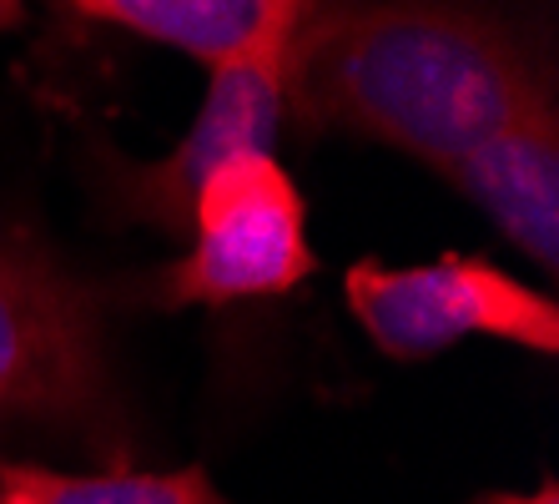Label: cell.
I'll use <instances>...</instances> for the list:
<instances>
[{
  "mask_svg": "<svg viewBox=\"0 0 559 504\" xmlns=\"http://www.w3.org/2000/svg\"><path fill=\"white\" fill-rule=\"evenodd\" d=\"M348 308L378 349L399 363L443 353L449 343L484 333L504 338L555 359L559 353V308L539 288L509 278L484 258H433L414 268L389 262H353L343 278Z\"/></svg>",
  "mask_w": 559,
  "mask_h": 504,
  "instance_id": "obj_2",
  "label": "cell"
},
{
  "mask_svg": "<svg viewBox=\"0 0 559 504\" xmlns=\"http://www.w3.org/2000/svg\"><path fill=\"white\" fill-rule=\"evenodd\" d=\"M111 414L102 313L26 243H0V419L96 424Z\"/></svg>",
  "mask_w": 559,
  "mask_h": 504,
  "instance_id": "obj_3",
  "label": "cell"
},
{
  "mask_svg": "<svg viewBox=\"0 0 559 504\" xmlns=\"http://www.w3.org/2000/svg\"><path fill=\"white\" fill-rule=\"evenodd\" d=\"M96 21H117L146 40L177 46L202 66H222L298 26L308 0H71Z\"/></svg>",
  "mask_w": 559,
  "mask_h": 504,
  "instance_id": "obj_7",
  "label": "cell"
},
{
  "mask_svg": "<svg viewBox=\"0 0 559 504\" xmlns=\"http://www.w3.org/2000/svg\"><path fill=\"white\" fill-rule=\"evenodd\" d=\"M474 504H559V490H555V479H549L534 494H479Z\"/></svg>",
  "mask_w": 559,
  "mask_h": 504,
  "instance_id": "obj_9",
  "label": "cell"
},
{
  "mask_svg": "<svg viewBox=\"0 0 559 504\" xmlns=\"http://www.w3.org/2000/svg\"><path fill=\"white\" fill-rule=\"evenodd\" d=\"M0 504H227L202 465L146 474V469H111V474H61L46 465H11L0 459Z\"/></svg>",
  "mask_w": 559,
  "mask_h": 504,
  "instance_id": "obj_8",
  "label": "cell"
},
{
  "mask_svg": "<svg viewBox=\"0 0 559 504\" xmlns=\"http://www.w3.org/2000/svg\"><path fill=\"white\" fill-rule=\"evenodd\" d=\"M187 227H192V253L162 272V297L171 308L273 297L312 272L298 181L267 152L233 156L207 172L192 197Z\"/></svg>",
  "mask_w": 559,
  "mask_h": 504,
  "instance_id": "obj_4",
  "label": "cell"
},
{
  "mask_svg": "<svg viewBox=\"0 0 559 504\" xmlns=\"http://www.w3.org/2000/svg\"><path fill=\"white\" fill-rule=\"evenodd\" d=\"M287 40H293V31L267 36L252 51L212 66V86L182 142L171 146L162 162H152V167L117 172L121 208L131 218L162 222L171 233H182L192 197L207 172H217L233 156H258V152L273 156V142L287 117V102H283Z\"/></svg>",
  "mask_w": 559,
  "mask_h": 504,
  "instance_id": "obj_5",
  "label": "cell"
},
{
  "mask_svg": "<svg viewBox=\"0 0 559 504\" xmlns=\"http://www.w3.org/2000/svg\"><path fill=\"white\" fill-rule=\"evenodd\" d=\"M504 15L474 0H308L287 40L283 102L449 167L545 86Z\"/></svg>",
  "mask_w": 559,
  "mask_h": 504,
  "instance_id": "obj_1",
  "label": "cell"
},
{
  "mask_svg": "<svg viewBox=\"0 0 559 504\" xmlns=\"http://www.w3.org/2000/svg\"><path fill=\"white\" fill-rule=\"evenodd\" d=\"M21 5H26V0H0V31L21 21Z\"/></svg>",
  "mask_w": 559,
  "mask_h": 504,
  "instance_id": "obj_10",
  "label": "cell"
},
{
  "mask_svg": "<svg viewBox=\"0 0 559 504\" xmlns=\"http://www.w3.org/2000/svg\"><path fill=\"white\" fill-rule=\"evenodd\" d=\"M545 272L559 268V112L555 86H534L504 127L439 167Z\"/></svg>",
  "mask_w": 559,
  "mask_h": 504,
  "instance_id": "obj_6",
  "label": "cell"
}]
</instances>
